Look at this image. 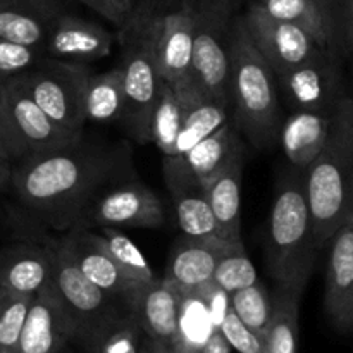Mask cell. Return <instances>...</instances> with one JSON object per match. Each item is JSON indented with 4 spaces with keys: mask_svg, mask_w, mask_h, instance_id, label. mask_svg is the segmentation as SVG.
<instances>
[{
    "mask_svg": "<svg viewBox=\"0 0 353 353\" xmlns=\"http://www.w3.org/2000/svg\"><path fill=\"white\" fill-rule=\"evenodd\" d=\"M130 159L117 148L74 143L41 155H28L12 168L10 186L21 203L55 230L68 231L97 193L119 181Z\"/></svg>",
    "mask_w": 353,
    "mask_h": 353,
    "instance_id": "6da1fadb",
    "label": "cell"
},
{
    "mask_svg": "<svg viewBox=\"0 0 353 353\" xmlns=\"http://www.w3.org/2000/svg\"><path fill=\"white\" fill-rule=\"evenodd\" d=\"M302 179L314 241L321 250L353 216V102L348 95L334 107L330 138L303 169Z\"/></svg>",
    "mask_w": 353,
    "mask_h": 353,
    "instance_id": "7a4b0ae2",
    "label": "cell"
},
{
    "mask_svg": "<svg viewBox=\"0 0 353 353\" xmlns=\"http://www.w3.org/2000/svg\"><path fill=\"white\" fill-rule=\"evenodd\" d=\"M228 99L238 133L259 150L278 143L283 116L274 72L252 41L243 16L231 24Z\"/></svg>",
    "mask_w": 353,
    "mask_h": 353,
    "instance_id": "3957f363",
    "label": "cell"
},
{
    "mask_svg": "<svg viewBox=\"0 0 353 353\" xmlns=\"http://www.w3.org/2000/svg\"><path fill=\"white\" fill-rule=\"evenodd\" d=\"M265 250L268 269L278 288L302 296L319 252L314 241L302 176L288 174L279 185L269 216Z\"/></svg>",
    "mask_w": 353,
    "mask_h": 353,
    "instance_id": "277c9868",
    "label": "cell"
},
{
    "mask_svg": "<svg viewBox=\"0 0 353 353\" xmlns=\"http://www.w3.org/2000/svg\"><path fill=\"white\" fill-rule=\"evenodd\" d=\"M234 19L233 0H195L193 2L192 65L178 97L185 105L200 100L228 99L230 74V37Z\"/></svg>",
    "mask_w": 353,
    "mask_h": 353,
    "instance_id": "5b68a950",
    "label": "cell"
},
{
    "mask_svg": "<svg viewBox=\"0 0 353 353\" xmlns=\"http://www.w3.org/2000/svg\"><path fill=\"white\" fill-rule=\"evenodd\" d=\"M159 16H137L121 28L124 112L121 123L138 143L150 141V121L161 90L155 37Z\"/></svg>",
    "mask_w": 353,
    "mask_h": 353,
    "instance_id": "8992f818",
    "label": "cell"
},
{
    "mask_svg": "<svg viewBox=\"0 0 353 353\" xmlns=\"http://www.w3.org/2000/svg\"><path fill=\"white\" fill-rule=\"evenodd\" d=\"M90 74L92 69L86 64L41 57L16 78L57 126L81 133L86 123L85 90Z\"/></svg>",
    "mask_w": 353,
    "mask_h": 353,
    "instance_id": "52a82bcc",
    "label": "cell"
},
{
    "mask_svg": "<svg viewBox=\"0 0 353 353\" xmlns=\"http://www.w3.org/2000/svg\"><path fill=\"white\" fill-rule=\"evenodd\" d=\"M52 288L61 299L74 326L72 343L92 333L99 324L116 316L121 310L133 307L126 300L110 295L99 288L79 272V269L68 259V255L54 245V272H52Z\"/></svg>",
    "mask_w": 353,
    "mask_h": 353,
    "instance_id": "ba28073f",
    "label": "cell"
},
{
    "mask_svg": "<svg viewBox=\"0 0 353 353\" xmlns=\"http://www.w3.org/2000/svg\"><path fill=\"white\" fill-rule=\"evenodd\" d=\"M164 219L154 190L140 181H116L97 193L72 228H159Z\"/></svg>",
    "mask_w": 353,
    "mask_h": 353,
    "instance_id": "9c48e42d",
    "label": "cell"
},
{
    "mask_svg": "<svg viewBox=\"0 0 353 353\" xmlns=\"http://www.w3.org/2000/svg\"><path fill=\"white\" fill-rule=\"evenodd\" d=\"M340 64V59L323 48L296 68L274 74L278 95L292 112L334 109L347 95Z\"/></svg>",
    "mask_w": 353,
    "mask_h": 353,
    "instance_id": "30bf717a",
    "label": "cell"
},
{
    "mask_svg": "<svg viewBox=\"0 0 353 353\" xmlns=\"http://www.w3.org/2000/svg\"><path fill=\"white\" fill-rule=\"evenodd\" d=\"M0 86L7 117L26 152L24 157L61 150L81 138V133L57 126L28 95L16 76L0 78Z\"/></svg>",
    "mask_w": 353,
    "mask_h": 353,
    "instance_id": "8fae6325",
    "label": "cell"
},
{
    "mask_svg": "<svg viewBox=\"0 0 353 353\" xmlns=\"http://www.w3.org/2000/svg\"><path fill=\"white\" fill-rule=\"evenodd\" d=\"M252 41L274 74L290 71L323 50L299 26L269 17L250 3L243 14Z\"/></svg>",
    "mask_w": 353,
    "mask_h": 353,
    "instance_id": "7c38bea8",
    "label": "cell"
},
{
    "mask_svg": "<svg viewBox=\"0 0 353 353\" xmlns=\"http://www.w3.org/2000/svg\"><path fill=\"white\" fill-rule=\"evenodd\" d=\"M57 245L88 281L133 305L141 285L124 274L110 255L102 234L92 233L88 228H71Z\"/></svg>",
    "mask_w": 353,
    "mask_h": 353,
    "instance_id": "4fadbf2b",
    "label": "cell"
},
{
    "mask_svg": "<svg viewBox=\"0 0 353 353\" xmlns=\"http://www.w3.org/2000/svg\"><path fill=\"white\" fill-rule=\"evenodd\" d=\"M112 43L114 37L102 24L62 10L41 43V54L43 57L88 65L107 57Z\"/></svg>",
    "mask_w": 353,
    "mask_h": 353,
    "instance_id": "5bb4252c",
    "label": "cell"
},
{
    "mask_svg": "<svg viewBox=\"0 0 353 353\" xmlns=\"http://www.w3.org/2000/svg\"><path fill=\"white\" fill-rule=\"evenodd\" d=\"M327 245L324 309L334 330L348 334L353 327V216L340 224Z\"/></svg>",
    "mask_w": 353,
    "mask_h": 353,
    "instance_id": "9a60e30c",
    "label": "cell"
},
{
    "mask_svg": "<svg viewBox=\"0 0 353 353\" xmlns=\"http://www.w3.org/2000/svg\"><path fill=\"white\" fill-rule=\"evenodd\" d=\"M74 326L52 285L33 296L14 353H61L69 347Z\"/></svg>",
    "mask_w": 353,
    "mask_h": 353,
    "instance_id": "2e32d148",
    "label": "cell"
},
{
    "mask_svg": "<svg viewBox=\"0 0 353 353\" xmlns=\"http://www.w3.org/2000/svg\"><path fill=\"white\" fill-rule=\"evenodd\" d=\"M193 2L159 14L157 21L155 59L159 74L176 92L186 83L192 65Z\"/></svg>",
    "mask_w": 353,
    "mask_h": 353,
    "instance_id": "e0dca14e",
    "label": "cell"
},
{
    "mask_svg": "<svg viewBox=\"0 0 353 353\" xmlns=\"http://www.w3.org/2000/svg\"><path fill=\"white\" fill-rule=\"evenodd\" d=\"M233 241L224 238H188L176 243L164 278L185 295H196L212 283L221 255Z\"/></svg>",
    "mask_w": 353,
    "mask_h": 353,
    "instance_id": "ac0fdd59",
    "label": "cell"
},
{
    "mask_svg": "<svg viewBox=\"0 0 353 353\" xmlns=\"http://www.w3.org/2000/svg\"><path fill=\"white\" fill-rule=\"evenodd\" d=\"M162 171L183 234L188 238H221L219 226L202 183L190 178L168 161L162 164Z\"/></svg>",
    "mask_w": 353,
    "mask_h": 353,
    "instance_id": "d6986e66",
    "label": "cell"
},
{
    "mask_svg": "<svg viewBox=\"0 0 353 353\" xmlns=\"http://www.w3.org/2000/svg\"><path fill=\"white\" fill-rule=\"evenodd\" d=\"M183 295L165 278H154L140 286L133 310L152 341L174 345Z\"/></svg>",
    "mask_w": 353,
    "mask_h": 353,
    "instance_id": "ffe728a7",
    "label": "cell"
},
{
    "mask_svg": "<svg viewBox=\"0 0 353 353\" xmlns=\"http://www.w3.org/2000/svg\"><path fill=\"white\" fill-rule=\"evenodd\" d=\"M54 245L21 243L0 250V286L9 292L34 296L50 285Z\"/></svg>",
    "mask_w": 353,
    "mask_h": 353,
    "instance_id": "44dd1931",
    "label": "cell"
},
{
    "mask_svg": "<svg viewBox=\"0 0 353 353\" xmlns=\"http://www.w3.org/2000/svg\"><path fill=\"white\" fill-rule=\"evenodd\" d=\"M62 10L61 0H0V38L41 50L52 23Z\"/></svg>",
    "mask_w": 353,
    "mask_h": 353,
    "instance_id": "7402d4cb",
    "label": "cell"
},
{
    "mask_svg": "<svg viewBox=\"0 0 353 353\" xmlns=\"http://www.w3.org/2000/svg\"><path fill=\"white\" fill-rule=\"evenodd\" d=\"M331 110H295L281 121L278 141L295 168L305 169L326 145L330 138Z\"/></svg>",
    "mask_w": 353,
    "mask_h": 353,
    "instance_id": "603a6c76",
    "label": "cell"
},
{
    "mask_svg": "<svg viewBox=\"0 0 353 353\" xmlns=\"http://www.w3.org/2000/svg\"><path fill=\"white\" fill-rule=\"evenodd\" d=\"M241 179L243 150L236 152L217 174L202 183L221 238L228 241L241 240Z\"/></svg>",
    "mask_w": 353,
    "mask_h": 353,
    "instance_id": "cb8c5ba5",
    "label": "cell"
},
{
    "mask_svg": "<svg viewBox=\"0 0 353 353\" xmlns=\"http://www.w3.org/2000/svg\"><path fill=\"white\" fill-rule=\"evenodd\" d=\"M240 150H243V147L238 138L236 128L231 121H228L219 130L193 145L188 152L179 157H165L164 161L188 174L190 178L203 183L217 174Z\"/></svg>",
    "mask_w": 353,
    "mask_h": 353,
    "instance_id": "d4e9b609",
    "label": "cell"
},
{
    "mask_svg": "<svg viewBox=\"0 0 353 353\" xmlns=\"http://www.w3.org/2000/svg\"><path fill=\"white\" fill-rule=\"evenodd\" d=\"M148 340L133 307L121 310L72 347L79 353H143Z\"/></svg>",
    "mask_w": 353,
    "mask_h": 353,
    "instance_id": "484cf974",
    "label": "cell"
},
{
    "mask_svg": "<svg viewBox=\"0 0 353 353\" xmlns=\"http://www.w3.org/2000/svg\"><path fill=\"white\" fill-rule=\"evenodd\" d=\"M252 3L269 17L299 26L327 50L330 16L319 0H254Z\"/></svg>",
    "mask_w": 353,
    "mask_h": 353,
    "instance_id": "4316f807",
    "label": "cell"
},
{
    "mask_svg": "<svg viewBox=\"0 0 353 353\" xmlns=\"http://www.w3.org/2000/svg\"><path fill=\"white\" fill-rule=\"evenodd\" d=\"M124 90L121 65L99 74H90L85 90L86 123L112 124L123 119Z\"/></svg>",
    "mask_w": 353,
    "mask_h": 353,
    "instance_id": "83f0119b",
    "label": "cell"
},
{
    "mask_svg": "<svg viewBox=\"0 0 353 353\" xmlns=\"http://www.w3.org/2000/svg\"><path fill=\"white\" fill-rule=\"evenodd\" d=\"M231 117L230 103L219 100H200V102L188 103L185 107L181 130L176 138L174 152L171 157H179L188 152L193 145L202 141L214 131L228 123Z\"/></svg>",
    "mask_w": 353,
    "mask_h": 353,
    "instance_id": "f1b7e54d",
    "label": "cell"
},
{
    "mask_svg": "<svg viewBox=\"0 0 353 353\" xmlns=\"http://www.w3.org/2000/svg\"><path fill=\"white\" fill-rule=\"evenodd\" d=\"M300 296L278 290L272 296V317L262 336L264 353H299Z\"/></svg>",
    "mask_w": 353,
    "mask_h": 353,
    "instance_id": "f546056e",
    "label": "cell"
},
{
    "mask_svg": "<svg viewBox=\"0 0 353 353\" xmlns=\"http://www.w3.org/2000/svg\"><path fill=\"white\" fill-rule=\"evenodd\" d=\"M185 107L174 88L162 79L157 103L152 112L150 141H154L164 157H171L174 152L176 138L181 130L183 116H185Z\"/></svg>",
    "mask_w": 353,
    "mask_h": 353,
    "instance_id": "4dcf8cb0",
    "label": "cell"
},
{
    "mask_svg": "<svg viewBox=\"0 0 353 353\" xmlns=\"http://www.w3.org/2000/svg\"><path fill=\"white\" fill-rule=\"evenodd\" d=\"M230 307L248 330L264 336L272 317V296L268 295L261 283L230 293Z\"/></svg>",
    "mask_w": 353,
    "mask_h": 353,
    "instance_id": "1f68e13d",
    "label": "cell"
},
{
    "mask_svg": "<svg viewBox=\"0 0 353 353\" xmlns=\"http://www.w3.org/2000/svg\"><path fill=\"white\" fill-rule=\"evenodd\" d=\"M257 281V271L245 250L243 240L233 241L221 255L216 271H214L212 283L230 295V293L254 285Z\"/></svg>",
    "mask_w": 353,
    "mask_h": 353,
    "instance_id": "d6a6232c",
    "label": "cell"
},
{
    "mask_svg": "<svg viewBox=\"0 0 353 353\" xmlns=\"http://www.w3.org/2000/svg\"><path fill=\"white\" fill-rule=\"evenodd\" d=\"M102 236L105 240L110 255H112L114 261L117 262V265L123 269L128 278L133 279L138 285H143V283L157 278L154 274L152 265L148 264L147 257L141 254L137 243L130 236H126L123 231L116 230V228H103Z\"/></svg>",
    "mask_w": 353,
    "mask_h": 353,
    "instance_id": "836d02e7",
    "label": "cell"
},
{
    "mask_svg": "<svg viewBox=\"0 0 353 353\" xmlns=\"http://www.w3.org/2000/svg\"><path fill=\"white\" fill-rule=\"evenodd\" d=\"M31 302V295H21L0 286V353L16 350Z\"/></svg>",
    "mask_w": 353,
    "mask_h": 353,
    "instance_id": "e575fe53",
    "label": "cell"
},
{
    "mask_svg": "<svg viewBox=\"0 0 353 353\" xmlns=\"http://www.w3.org/2000/svg\"><path fill=\"white\" fill-rule=\"evenodd\" d=\"M43 57L40 48L0 38V78L21 74Z\"/></svg>",
    "mask_w": 353,
    "mask_h": 353,
    "instance_id": "d590c367",
    "label": "cell"
},
{
    "mask_svg": "<svg viewBox=\"0 0 353 353\" xmlns=\"http://www.w3.org/2000/svg\"><path fill=\"white\" fill-rule=\"evenodd\" d=\"M217 331L224 336L231 348L238 353H264L262 348V338L257 336L252 330H248L243 323L236 317L231 307H228L226 314L221 319Z\"/></svg>",
    "mask_w": 353,
    "mask_h": 353,
    "instance_id": "8d00e7d4",
    "label": "cell"
},
{
    "mask_svg": "<svg viewBox=\"0 0 353 353\" xmlns=\"http://www.w3.org/2000/svg\"><path fill=\"white\" fill-rule=\"evenodd\" d=\"M26 155L19 137L14 131L9 117H7L6 107H3L2 86H0V159L7 162H17Z\"/></svg>",
    "mask_w": 353,
    "mask_h": 353,
    "instance_id": "74e56055",
    "label": "cell"
},
{
    "mask_svg": "<svg viewBox=\"0 0 353 353\" xmlns=\"http://www.w3.org/2000/svg\"><path fill=\"white\" fill-rule=\"evenodd\" d=\"M78 2L85 3L86 7H90L92 10H95L97 14H100L102 17H105L107 21H110L112 24H116L117 28H124V19L119 14V10L116 9V6L112 3V0H78Z\"/></svg>",
    "mask_w": 353,
    "mask_h": 353,
    "instance_id": "f35d334b",
    "label": "cell"
},
{
    "mask_svg": "<svg viewBox=\"0 0 353 353\" xmlns=\"http://www.w3.org/2000/svg\"><path fill=\"white\" fill-rule=\"evenodd\" d=\"M231 350H233V348L228 345V341L224 340L223 334L216 330L209 338H207V341L202 345L199 353H231Z\"/></svg>",
    "mask_w": 353,
    "mask_h": 353,
    "instance_id": "ab89813d",
    "label": "cell"
},
{
    "mask_svg": "<svg viewBox=\"0 0 353 353\" xmlns=\"http://www.w3.org/2000/svg\"><path fill=\"white\" fill-rule=\"evenodd\" d=\"M162 14L161 0H137L133 17L137 16H159ZM131 17V19H133Z\"/></svg>",
    "mask_w": 353,
    "mask_h": 353,
    "instance_id": "60d3db41",
    "label": "cell"
},
{
    "mask_svg": "<svg viewBox=\"0 0 353 353\" xmlns=\"http://www.w3.org/2000/svg\"><path fill=\"white\" fill-rule=\"evenodd\" d=\"M112 3L116 6V9L119 10V14L124 19V26L128 24V21L133 17L134 6H137V0H112Z\"/></svg>",
    "mask_w": 353,
    "mask_h": 353,
    "instance_id": "b9f144b4",
    "label": "cell"
},
{
    "mask_svg": "<svg viewBox=\"0 0 353 353\" xmlns=\"http://www.w3.org/2000/svg\"><path fill=\"white\" fill-rule=\"evenodd\" d=\"M10 176H12V165L10 162L0 159V192L10 186Z\"/></svg>",
    "mask_w": 353,
    "mask_h": 353,
    "instance_id": "7bdbcfd3",
    "label": "cell"
},
{
    "mask_svg": "<svg viewBox=\"0 0 353 353\" xmlns=\"http://www.w3.org/2000/svg\"><path fill=\"white\" fill-rule=\"evenodd\" d=\"M319 2L323 3V7L326 9L327 16H330V26H331V17H333V14L336 12L338 7H340L345 0H319Z\"/></svg>",
    "mask_w": 353,
    "mask_h": 353,
    "instance_id": "ee69618b",
    "label": "cell"
},
{
    "mask_svg": "<svg viewBox=\"0 0 353 353\" xmlns=\"http://www.w3.org/2000/svg\"><path fill=\"white\" fill-rule=\"evenodd\" d=\"M185 2H192V0H161V6H162V14L168 12V10L176 9V7L183 6Z\"/></svg>",
    "mask_w": 353,
    "mask_h": 353,
    "instance_id": "f6af8a7d",
    "label": "cell"
},
{
    "mask_svg": "<svg viewBox=\"0 0 353 353\" xmlns=\"http://www.w3.org/2000/svg\"><path fill=\"white\" fill-rule=\"evenodd\" d=\"M159 353H181L174 345H159Z\"/></svg>",
    "mask_w": 353,
    "mask_h": 353,
    "instance_id": "bcb514c9",
    "label": "cell"
},
{
    "mask_svg": "<svg viewBox=\"0 0 353 353\" xmlns=\"http://www.w3.org/2000/svg\"><path fill=\"white\" fill-rule=\"evenodd\" d=\"M143 353H159V343H155V341L148 340L147 347H145Z\"/></svg>",
    "mask_w": 353,
    "mask_h": 353,
    "instance_id": "7dc6e473",
    "label": "cell"
},
{
    "mask_svg": "<svg viewBox=\"0 0 353 353\" xmlns=\"http://www.w3.org/2000/svg\"><path fill=\"white\" fill-rule=\"evenodd\" d=\"M61 353H76V350H74V347H72V345H69V347H65Z\"/></svg>",
    "mask_w": 353,
    "mask_h": 353,
    "instance_id": "c3c4849f",
    "label": "cell"
}]
</instances>
